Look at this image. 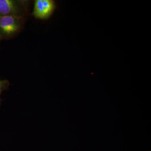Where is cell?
<instances>
[{"instance_id":"obj_5","label":"cell","mask_w":151,"mask_h":151,"mask_svg":"<svg viewBox=\"0 0 151 151\" xmlns=\"http://www.w3.org/2000/svg\"><path fill=\"white\" fill-rule=\"evenodd\" d=\"M2 38L1 37V36L0 35V41H1L2 40Z\"/></svg>"},{"instance_id":"obj_3","label":"cell","mask_w":151,"mask_h":151,"mask_svg":"<svg viewBox=\"0 0 151 151\" xmlns=\"http://www.w3.org/2000/svg\"><path fill=\"white\" fill-rule=\"evenodd\" d=\"M55 2L52 0H36L35 2L33 15L36 18L46 19L55 10Z\"/></svg>"},{"instance_id":"obj_4","label":"cell","mask_w":151,"mask_h":151,"mask_svg":"<svg viewBox=\"0 0 151 151\" xmlns=\"http://www.w3.org/2000/svg\"><path fill=\"white\" fill-rule=\"evenodd\" d=\"M9 85V81L6 80H0V104L1 103V98L2 92L7 89Z\"/></svg>"},{"instance_id":"obj_1","label":"cell","mask_w":151,"mask_h":151,"mask_svg":"<svg viewBox=\"0 0 151 151\" xmlns=\"http://www.w3.org/2000/svg\"><path fill=\"white\" fill-rule=\"evenodd\" d=\"M24 17L9 16L0 17V35L3 39L14 37L22 28Z\"/></svg>"},{"instance_id":"obj_2","label":"cell","mask_w":151,"mask_h":151,"mask_svg":"<svg viewBox=\"0 0 151 151\" xmlns=\"http://www.w3.org/2000/svg\"><path fill=\"white\" fill-rule=\"evenodd\" d=\"M24 1L0 0V17L14 16L24 17Z\"/></svg>"}]
</instances>
